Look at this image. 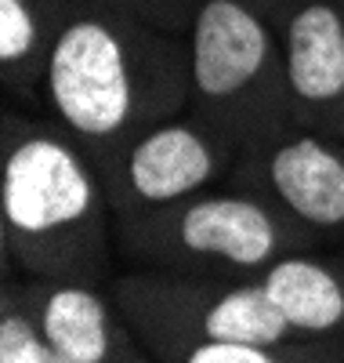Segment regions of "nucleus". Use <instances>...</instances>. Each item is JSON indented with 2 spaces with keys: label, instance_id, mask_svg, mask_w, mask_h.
Here are the masks:
<instances>
[{
  "label": "nucleus",
  "instance_id": "obj_17",
  "mask_svg": "<svg viewBox=\"0 0 344 363\" xmlns=\"http://www.w3.org/2000/svg\"><path fill=\"white\" fill-rule=\"evenodd\" d=\"M337 4H340V15H344V0H337Z\"/></svg>",
  "mask_w": 344,
  "mask_h": 363
},
{
  "label": "nucleus",
  "instance_id": "obj_4",
  "mask_svg": "<svg viewBox=\"0 0 344 363\" xmlns=\"http://www.w3.org/2000/svg\"><path fill=\"white\" fill-rule=\"evenodd\" d=\"M189 109L236 149L294 128L272 18L243 0H207L189 29Z\"/></svg>",
  "mask_w": 344,
  "mask_h": 363
},
{
  "label": "nucleus",
  "instance_id": "obj_10",
  "mask_svg": "<svg viewBox=\"0 0 344 363\" xmlns=\"http://www.w3.org/2000/svg\"><path fill=\"white\" fill-rule=\"evenodd\" d=\"M258 284L301 338L344 342V247L290 251Z\"/></svg>",
  "mask_w": 344,
  "mask_h": 363
},
{
  "label": "nucleus",
  "instance_id": "obj_1",
  "mask_svg": "<svg viewBox=\"0 0 344 363\" xmlns=\"http://www.w3.org/2000/svg\"><path fill=\"white\" fill-rule=\"evenodd\" d=\"M189 109V40L87 4L62 22L40 87V116L102 171L131 138Z\"/></svg>",
  "mask_w": 344,
  "mask_h": 363
},
{
  "label": "nucleus",
  "instance_id": "obj_14",
  "mask_svg": "<svg viewBox=\"0 0 344 363\" xmlns=\"http://www.w3.org/2000/svg\"><path fill=\"white\" fill-rule=\"evenodd\" d=\"M95 4L113 8L120 15H131L145 26L164 29V33L189 37V29H193V22L207 0H95Z\"/></svg>",
  "mask_w": 344,
  "mask_h": 363
},
{
  "label": "nucleus",
  "instance_id": "obj_11",
  "mask_svg": "<svg viewBox=\"0 0 344 363\" xmlns=\"http://www.w3.org/2000/svg\"><path fill=\"white\" fill-rule=\"evenodd\" d=\"M58 22L37 0H0V69L11 109H40Z\"/></svg>",
  "mask_w": 344,
  "mask_h": 363
},
{
  "label": "nucleus",
  "instance_id": "obj_6",
  "mask_svg": "<svg viewBox=\"0 0 344 363\" xmlns=\"http://www.w3.org/2000/svg\"><path fill=\"white\" fill-rule=\"evenodd\" d=\"M236 157L239 149L222 131L185 109L131 138L98 171V178L105 186L113 218H127L229 186Z\"/></svg>",
  "mask_w": 344,
  "mask_h": 363
},
{
  "label": "nucleus",
  "instance_id": "obj_8",
  "mask_svg": "<svg viewBox=\"0 0 344 363\" xmlns=\"http://www.w3.org/2000/svg\"><path fill=\"white\" fill-rule=\"evenodd\" d=\"M4 291L29 313L47 349L73 363H156L109 291L8 277Z\"/></svg>",
  "mask_w": 344,
  "mask_h": 363
},
{
  "label": "nucleus",
  "instance_id": "obj_5",
  "mask_svg": "<svg viewBox=\"0 0 344 363\" xmlns=\"http://www.w3.org/2000/svg\"><path fill=\"white\" fill-rule=\"evenodd\" d=\"M109 294L145 349L171 342H311L287 323L258 280H203L178 272L120 269Z\"/></svg>",
  "mask_w": 344,
  "mask_h": 363
},
{
  "label": "nucleus",
  "instance_id": "obj_2",
  "mask_svg": "<svg viewBox=\"0 0 344 363\" xmlns=\"http://www.w3.org/2000/svg\"><path fill=\"white\" fill-rule=\"evenodd\" d=\"M0 218L4 280L29 277L113 291L123 265L95 164L47 116L11 106L0 142Z\"/></svg>",
  "mask_w": 344,
  "mask_h": 363
},
{
  "label": "nucleus",
  "instance_id": "obj_3",
  "mask_svg": "<svg viewBox=\"0 0 344 363\" xmlns=\"http://www.w3.org/2000/svg\"><path fill=\"white\" fill-rule=\"evenodd\" d=\"M123 269L178 272L203 280H258L290 251L316 247L268 203L217 186L160 211L113 218Z\"/></svg>",
  "mask_w": 344,
  "mask_h": 363
},
{
  "label": "nucleus",
  "instance_id": "obj_12",
  "mask_svg": "<svg viewBox=\"0 0 344 363\" xmlns=\"http://www.w3.org/2000/svg\"><path fill=\"white\" fill-rule=\"evenodd\" d=\"M149 356L156 363H344V342H171L152 345Z\"/></svg>",
  "mask_w": 344,
  "mask_h": 363
},
{
  "label": "nucleus",
  "instance_id": "obj_9",
  "mask_svg": "<svg viewBox=\"0 0 344 363\" xmlns=\"http://www.w3.org/2000/svg\"><path fill=\"white\" fill-rule=\"evenodd\" d=\"M279 29L294 128L344 142V15L337 0H301Z\"/></svg>",
  "mask_w": 344,
  "mask_h": 363
},
{
  "label": "nucleus",
  "instance_id": "obj_15",
  "mask_svg": "<svg viewBox=\"0 0 344 363\" xmlns=\"http://www.w3.org/2000/svg\"><path fill=\"white\" fill-rule=\"evenodd\" d=\"M37 4L62 26V22H66V18H73L80 8H87V4H95V0H37Z\"/></svg>",
  "mask_w": 344,
  "mask_h": 363
},
{
  "label": "nucleus",
  "instance_id": "obj_13",
  "mask_svg": "<svg viewBox=\"0 0 344 363\" xmlns=\"http://www.w3.org/2000/svg\"><path fill=\"white\" fill-rule=\"evenodd\" d=\"M51 349L29 313L4 291L0 298V363H47Z\"/></svg>",
  "mask_w": 344,
  "mask_h": 363
},
{
  "label": "nucleus",
  "instance_id": "obj_7",
  "mask_svg": "<svg viewBox=\"0 0 344 363\" xmlns=\"http://www.w3.org/2000/svg\"><path fill=\"white\" fill-rule=\"evenodd\" d=\"M232 189L268 203L316 247H344V142L287 128L261 145L239 149Z\"/></svg>",
  "mask_w": 344,
  "mask_h": 363
},
{
  "label": "nucleus",
  "instance_id": "obj_16",
  "mask_svg": "<svg viewBox=\"0 0 344 363\" xmlns=\"http://www.w3.org/2000/svg\"><path fill=\"white\" fill-rule=\"evenodd\" d=\"M243 4H250L254 11H261V15L272 18V22H283V15H287L294 4H301V0H243Z\"/></svg>",
  "mask_w": 344,
  "mask_h": 363
}]
</instances>
